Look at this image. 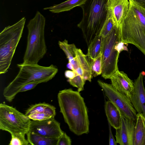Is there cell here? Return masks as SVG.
Here are the masks:
<instances>
[{"instance_id":"cell-9","label":"cell","mask_w":145,"mask_h":145,"mask_svg":"<svg viewBox=\"0 0 145 145\" xmlns=\"http://www.w3.org/2000/svg\"><path fill=\"white\" fill-rule=\"evenodd\" d=\"M105 96L117 108L121 116L136 122L137 113L129 98L117 90L111 84L98 80Z\"/></svg>"},{"instance_id":"cell-29","label":"cell","mask_w":145,"mask_h":145,"mask_svg":"<svg viewBox=\"0 0 145 145\" xmlns=\"http://www.w3.org/2000/svg\"><path fill=\"white\" fill-rule=\"evenodd\" d=\"M109 128V145H116L117 142L113 135L111 125L108 123Z\"/></svg>"},{"instance_id":"cell-27","label":"cell","mask_w":145,"mask_h":145,"mask_svg":"<svg viewBox=\"0 0 145 145\" xmlns=\"http://www.w3.org/2000/svg\"><path fill=\"white\" fill-rule=\"evenodd\" d=\"M71 141L70 137L65 133L63 134L58 139L57 145H71Z\"/></svg>"},{"instance_id":"cell-16","label":"cell","mask_w":145,"mask_h":145,"mask_svg":"<svg viewBox=\"0 0 145 145\" xmlns=\"http://www.w3.org/2000/svg\"><path fill=\"white\" fill-rule=\"evenodd\" d=\"M76 58L78 63V67L75 72L86 80L91 82L93 76L87 56L83 53L80 49L77 48Z\"/></svg>"},{"instance_id":"cell-17","label":"cell","mask_w":145,"mask_h":145,"mask_svg":"<svg viewBox=\"0 0 145 145\" xmlns=\"http://www.w3.org/2000/svg\"><path fill=\"white\" fill-rule=\"evenodd\" d=\"M58 44L60 48L66 55L69 60L67 67L75 72L78 67V63L76 58V48L74 44H69L66 39L63 41H59Z\"/></svg>"},{"instance_id":"cell-10","label":"cell","mask_w":145,"mask_h":145,"mask_svg":"<svg viewBox=\"0 0 145 145\" xmlns=\"http://www.w3.org/2000/svg\"><path fill=\"white\" fill-rule=\"evenodd\" d=\"M29 132L46 137L58 138L64 133L54 118L42 121L31 120Z\"/></svg>"},{"instance_id":"cell-32","label":"cell","mask_w":145,"mask_h":145,"mask_svg":"<svg viewBox=\"0 0 145 145\" xmlns=\"http://www.w3.org/2000/svg\"></svg>"},{"instance_id":"cell-15","label":"cell","mask_w":145,"mask_h":145,"mask_svg":"<svg viewBox=\"0 0 145 145\" xmlns=\"http://www.w3.org/2000/svg\"><path fill=\"white\" fill-rule=\"evenodd\" d=\"M111 84L117 90L129 98L134 89V82L127 74L118 70L109 78Z\"/></svg>"},{"instance_id":"cell-1","label":"cell","mask_w":145,"mask_h":145,"mask_svg":"<svg viewBox=\"0 0 145 145\" xmlns=\"http://www.w3.org/2000/svg\"><path fill=\"white\" fill-rule=\"evenodd\" d=\"M57 99L60 112L71 131L78 136L88 134L89 125L88 110L80 92L65 89L59 91Z\"/></svg>"},{"instance_id":"cell-11","label":"cell","mask_w":145,"mask_h":145,"mask_svg":"<svg viewBox=\"0 0 145 145\" xmlns=\"http://www.w3.org/2000/svg\"><path fill=\"white\" fill-rule=\"evenodd\" d=\"M143 74L140 72L134 82V89L129 98L137 113H141L145 117V89Z\"/></svg>"},{"instance_id":"cell-23","label":"cell","mask_w":145,"mask_h":145,"mask_svg":"<svg viewBox=\"0 0 145 145\" xmlns=\"http://www.w3.org/2000/svg\"><path fill=\"white\" fill-rule=\"evenodd\" d=\"M115 27L110 12L107 10V17L99 35L103 37L109 34Z\"/></svg>"},{"instance_id":"cell-5","label":"cell","mask_w":145,"mask_h":145,"mask_svg":"<svg viewBox=\"0 0 145 145\" xmlns=\"http://www.w3.org/2000/svg\"><path fill=\"white\" fill-rule=\"evenodd\" d=\"M45 23V17L37 11L27 25V45L22 64H37L46 54L47 49L44 37Z\"/></svg>"},{"instance_id":"cell-21","label":"cell","mask_w":145,"mask_h":145,"mask_svg":"<svg viewBox=\"0 0 145 145\" xmlns=\"http://www.w3.org/2000/svg\"><path fill=\"white\" fill-rule=\"evenodd\" d=\"M103 37H96L88 46L87 57L95 59L102 55Z\"/></svg>"},{"instance_id":"cell-3","label":"cell","mask_w":145,"mask_h":145,"mask_svg":"<svg viewBox=\"0 0 145 145\" xmlns=\"http://www.w3.org/2000/svg\"><path fill=\"white\" fill-rule=\"evenodd\" d=\"M19 72L14 80L3 91L5 99L11 102L14 99L21 87L27 84L34 82H46L52 79L58 72L57 67L51 64L48 67L42 66L38 64L17 65Z\"/></svg>"},{"instance_id":"cell-19","label":"cell","mask_w":145,"mask_h":145,"mask_svg":"<svg viewBox=\"0 0 145 145\" xmlns=\"http://www.w3.org/2000/svg\"><path fill=\"white\" fill-rule=\"evenodd\" d=\"M133 145H145V117L141 113L137 114Z\"/></svg>"},{"instance_id":"cell-4","label":"cell","mask_w":145,"mask_h":145,"mask_svg":"<svg viewBox=\"0 0 145 145\" xmlns=\"http://www.w3.org/2000/svg\"><path fill=\"white\" fill-rule=\"evenodd\" d=\"M108 0H86L80 7L83 17L77 25L81 29L88 46L97 36L99 35L106 20Z\"/></svg>"},{"instance_id":"cell-20","label":"cell","mask_w":145,"mask_h":145,"mask_svg":"<svg viewBox=\"0 0 145 145\" xmlns=\"http://www.w3.org/2000/svg\"><path fill=\"white\" fill-rule=\"evenodd\" d=\"M86 0H67L59 4L44 8V10H48L53 13H59L70 10L74 7L80 6L83 4Z\"/></svg>"},{"instance_id":"cell-26","label":"cell","mask_w":145,"mask_h":145,"mask_svg":"<svg viewBox=\"0 0 145 145\" xmlns=\"http://www.w3.org/2000/svg\"><path fill=\"white\" fill-rule=\"evenodd\" d=\"M86 80L81 76L76 75L72 79H68V82L73 87L78 88V91L80 92L83 90L84 86Z\"/></svg>"},{"instance_id":"cell-30","label":"cell","mask_w":145,"mask_h":145,"mask_svg":"<svg viewBox=\"0 0 145 145\" xmlns=\"http://www.w3.org/2000/svg\"><path fill=\"white\" fill-rule=\"evenodd\" d=\"M65 77L68 79H72L78 74L74 71L69 70L66 71L65 73Z\"/></svg>"},{"instance_id":"cell-2","label":"cell","mask_w":145,"mask_h":145,"mask_svg":"<svg viewBox=\"0 0 145 145\" xmlns=\"http://www.w3.org/2000/svg\"><path fill=\"white\" fill-rule=\"evenodd\" d=\"M129 2L119 28L121 42L134 45L145 56V8L133 0Z\"/></svg>"},{"instance_id":"cell-13","label":"cell","mask_w":145,"mask_h":145,"mask_svg":"<svg viewBox=\"0 0 145 145\" xmlns=\"http://www.w3.org/2000/svg\"><path fill=\"white\" fill-rule=\"evenodd\" d=\"M135 122L121 116L120 127L116 129L115 137L120 145H133Z\"/></svg>"},{"instance_id":"cell-12","label":"cell","mask_w":145,"mask_h":145,"mask_svg":"<svg viewBox=\"0 0 145 145\" xmlns=\"http://www.w3.org/2000/svg\"><path fill=\"white\" fill-rule=\"evenodd\" d=\"M129 5L128 0H108L106 8L111 14L115 26L117 28H120Z\"/></svg>"},{"instance_id":"cell-24","label":"cell","mask_w":145,"mask_h":145,"mask_svg":"<svg viewBox=\"0 0 145 145\" xmlns=\"http://www.w3.org/2000/svg\"><path fill=\"white\" fill-rule=\"evenodd\" d=\"M101 55L95 59L88 57L90 65L93 76L95 77L101 74Z\"/></svg>"},{"instance_id":"cell-25","label":"cell","mask_w":145,"mask_h":145,"mask_svg":"<svg viewBox=\"0 0 145 145\" xmlns=\"http://www.w3.org/2000/svg\"><path fill=\"white\" fill-rule=\"evenodd\" d=\"M11 139L10 145H27L29 144L27 139L25 137V134L18 133L11 134Z\"/></svg>"},{"instance_id":"cell-7","label":"cell","mask_w":145,"mask_h":145,"mask_svg":"<svg viewBox=\"0 0 145 145\" xmlns=\"http://www.w3.org/2000/svg\"><path fill=\"white\" fill-rule=\"evenodd\" d=\"M121 42L119 28L115 26L112 31L103 37L101 55L102 76L105 79L118 70Z\"/></svg>"},{"instance_id":"cell-28","label":"cell","mask_w":145,"mask_h":145,"mask_svg":"<svg viewBox=\"0 0 145 145\" xmlns=\"http://www.w3.org/2000/svg\"><path fill=\"white\" fill-rule=\"evenodd\" d=\"M42 83L40 82H36L29 83L22 86L19 91V93L25 91L35 88L39 84Z\"/></svg>"},{"instance_id":"cell-6","label":"cell","mask_w":145,"mask_h":145,"mask_svg":"<svg viewBox=\"0 0 145 145\" xmlns=\"http://www.w3.org/2000/svg\"><path fill=\"white\" fill-rule=\"evenodd\" d=\"M26 21L25 17L11 25L5 27L0 33V74L7 72L22 37Z\"/></svg>"},{"instance_id":"cell-18","label":"cell","mask_w":145,"mask_h":145,"mask_svg":"<svg viewBox=\"0 0 145 145\" xmlns=\"http://www.w3.org/2000/svg\"><path fill=\"white\" fill-rule=\"evenodd\" d=\"M105 110L108 123L115 129L119 128L121 125V116L118 109L108 100L105 102Z\"/></svg>"},{"instance_id":"cell-14","label":"cell","mask_w":145,"mask_h":145,"mask_svg":"<svg viewBox=\"0 0 145 145\" xmlns=\"http://www.w3.org/2000/svg\"><path fill=\"white\" fill-rule=\"evenodd\" d=\"M56 108L53 106L45 103L31 105L25 111V114L30 119L42 121L54 118Z\"/></svg>"},{"instance_id":"cell-31","label":"cell","mask_w":145,"mask_h":145,"mask_svg":"<svg viewBox=\"0 0 145 145\" xmlns=\"http://www.w3.org/2000/svg\"><path fill=\"white\" fill-rule=\"evenodd\" d=\"M136 2L140 3L145 4V0H133Z\"/></svg>"},{"instance_id":"cell-22","label":"cell","mask_w":145,"mask_h":145,"mask_svg":"<svg viewBox=\"0 0 145 145\" xmlns=\"http://www.w3.org/2000/svg\"><path fill=\"white\" fill-rule=\"evenodd\" d=\"M27 139L32 145H57L58 138H49L28 132Z\"/></svg>"},{"instance_id":"cell-8","label":"cell","mask_w":145,"mask_h":145,"mask_svg":"<svg viewBox=\"0 0 145 145\" xmlns=\"http://www.w3.org/2000/svg\"><path fill=\"white\" fill-rule=\"evenodd\" d=\"M31 120L25 114L5 103L0 104V129L10 134H26Z\"/></svg>"}]
</instances>
